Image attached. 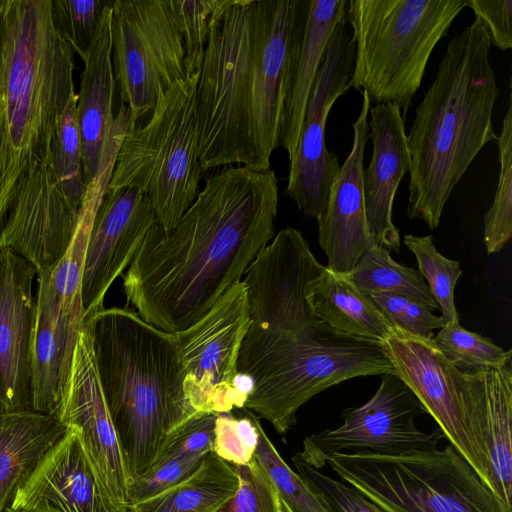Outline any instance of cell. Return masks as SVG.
<instances>
[{
  "mask_svg": "<svg viewBox=\"0 0 512 512\" xmlns=\"http://www.w3.org/2000/svg\"><path fill=\"white\" fill-rule=\"evenodd\" d=\"M423 413V407L407 385L394 372L385 373L369 401L343 410L339 427L307 436L299 454L306 463L320 470L335 453L367 451L400 455L437 448L444 435L439 428L424 432L417 427L415 418Z\"/></svg>",
  "mask_w": 512,
  "mask_h": 512,
  "instance_id": "obj_13",
  "label": "cell"
},
{
  "mask_svg": "<svg viewBox=\"0 0 512 512\" xmlns=\"http://www.w3.org/2000/svg\"><path fill=\"white\" fill-rule=\"evenodd\" d=\"M112 1L106 7L93 43L82 60L76 115L81 137L83 174L86 185L95 177L106 132L114 118L116 83L112 66Z\"/></svg>",
  "mask_w": 512,
  "mask_h": 512,
  "instance_id": "obj_24",
  "label": "cell"
},
{
  "mask_svg": "<svg viewBox=\"0 0 512 512\" xmlns=\"http://www.w3.org/2000/svg\"><path fill=\"white\" fill-rule=\"evenodd\" d=\"M5 512H18V511H14V510L8 508Z\"/></svg>",
  "mask_w": 512,
  "mask_h": 512,
  "instance_id": "obj_47",
  "label": "cell"
},
{
  "mask_svg": "<svg viewBox=\"0 0 512 512\" xmlns=\"http://www.w3.org/2000/svg\"><path fill=\"white\" fill-rule=\"evenodd\" d=\"M77 95L73 94L63 110L52 145L51 164L60 188L80 209L85 196L81 137L76 115Z\"/></svg>",
  "mask_w": 512,
  "mask_h": 512,
  "instance_id": "obj_32",
  "label": "cell"
},
{
  "mask_svg": "<svg viewBox=\"0 0 512 512\" xmlns=\"http://www.w3.org/2000/svg\"><path fill=\"white\" fill-rule=\"evenodd\" d=\"M381 348L393 372L490 489L488 451L463 396L461 370L444 356L433 338L399 328L392 329Z\"/></svg>",
  "mask_w": 512,
  "mask_h": 512,
  "instance_id": "obj_12",
  "label": "cell"
},
{
  "mask_svg": "<svg viewBox=\"0 0 512 512\" xmlns=\"http://www.w3.org/2000/svg\"><path fill=\"white\" fill-rule=\"evenodd\" d=\"M370 299L395 327L414 335L433 338L445 323L421 302L394 294H377Z\"/></svg>",
  "mask_w": 512,
  "mask_h": 512,
  "instance_id": "obj_42",
  "label": "cell"
},
{
  "mask_svg": "<svg viewBox=\"0 0 512 512\" xmlns=\"http://www.w3.org/2000/svg\"><path fill=\"white\" fill-rule=\"evenodd\" d=\"M200 74L174 83L161 95L148 121L129 129L118 150L108 190L139 189L167 231L199 193L196 117Z\"/></svg>",
  "mask_w": 512,
  "mask_h": 512,
  "instance_id": "obj_8",
  "label": "cell"
},
{
  "mask_svg": "<svg viewBox=\"0 0 512 512\" xmlns=\"http://www.w3.org/2000/svg\"><path fill=\"white\" fill-rule=\"evenodd\" d=\"M355 44L346 16L336 25L305 112L297 149L290 161L285 194L306 216L318 219L327 205L340 168L326 148L325 127L331 107L350 88Z\"/></svg>",
  "mask_w": 512,
  "mask_h": 512,
  "instance_id": "obj_14",
  "label": "cell"
},
{
  "mask_svg": "<svg viewBox=\"0 0 512 512\" xmlns=\"http://www.w3.org/2000/svg\"><path fill=\"white\" fill-rule=\"evenodd\" d=\"M74 51L55 25L52 0H7L0 16V202L51 161L59 118L75 94Z\"/></svg>",
  "mask_w": 512,
  "mask_h": 512,
  "instance_id": "obj_6",
  "label": "cell"
},
{
  "mask_svg": "<svg viewBox=\"0 0 512 512\" xmlns=\"http://www.w3.org/2000/svg\"><path fill=\"white\" fill-rule=\"evenodd\" d=\"M86 320L131 483L154 465L170 434L198 414L185 396L173 333L128 307L103 308Z\"/></svg>",
  "mask_w": 512,
  "mask_h": 512,
  "instance_id": "obj_5",
  "label": "cell"
},
{
  "mask_svg": "<svg viewBox=\"0 0 512 512\" xmlns=\"http://www.w3.org/2000/svg\"><path fill=\"white\" fill-rule=\"evenodd\" d=\"M362 105L353 123L352 147L340 166L325 210L317 219L318 242L328 260L327 268L348 274L374 241L370 235L363 196L364 152L369 139L370 101L362 91Z\"/></svg>",
  "mask_w": 512,
  "mask_h": 512,
  "instance_id": "obj_20",
  "label": "cell"
},
{
  "mask_svg": "<svg viewBox=\"0 0 512 512\" xmlns=\"http://www.w3.org/2000/svg\"><path fill=\"white\" fill-rule=\"evenodd\" d=\"M111 38L116 90L133 129L163 93L187 78L184 41L170 0H113Z\"/></svg>",
  "mask_w": 512,
  "mask_h": 512,
  "instance_id": "obj_10",
  "label": "cell"
},
{
  "mask_svg": "<svg viewBox=\"0 0 512 512\" xmlns=\"http://www.w3.org/2000/svg\"><path fill=\"white\" fill-rule=\"evenodd\" d=\"M406 247L414 254L418 272L441 310L444 323L459 322V314L454 303V289L462 275L458 261L444 257L435 247L430 235L403 237Z\"/></svg>",
  "mask_w": 512,
  "mask_h": 512,
  "instance_id": "obj_33",
  "label": "cell"
},
{
  "mask_svg": "<svg viewBox=\"0 0 512 512\" xmlns=\"http://www.w3.org/2000/svg\"><path fill=\"white\" fill-rule=\"evenodd\" d=\"M481 416L490 489L512 512V367L463 371Z\"/></svg>",
  "mask_w": 512,
  "mask_h": 512,
  "instance_id": "obj_25",
  "label": "cell"
},
{
  "mask_svg": "<svg viewBox=\"0 0 512 512\" xmlns=\"http://www.w3.org/2000/svg\"><path fill=\"white\" fill-rule=\"evenodd\" d=\"M278 179L272 169L211 170L167 231L148 230L123 275L127 304L147 323L182 331L203 317L274 237Z\"/></svg>",
  "mask_w": 512,
  "mask_h": 512,
  "instance_id": "obj_2",
  "label": "cell"
},
{
  "mask_svg": "<svg viewBox=\"0 0 512 512\" xmlns=\"http://www.w3.org/2000/svg\"><path fill=\"white\" fill-rule=\"evenodd\" d=\"M9 508L18 512H128L110 497L78 434L70 428L18 488Z\"/></svg>",
  "mask_w": 512,
  "mask_h": 512,
  "instance_id": "obj_21",
  "label": "cell"
},
{
  "mask_svg": "<svg viewBox=\"0 0 512 512\" xmlns=\"http://www.w3.org/2000/svg\"><path fill=\"white\" fill-rule=\"evenodd\" d=\"M291 461L295 471L328 512H386L356 488L310 466L299 452Z\"/></svg>",
  "mask_w": 512,
  "mask_h": 512,
  "instance_id": "obj_39",
  "label": "cell"
},
{
  "mask_svg": "<svg viewBox=\"0 0 512 512\" xmlns=\"http://www.w3.org/2000/svg\"><path fill=\"white\" fill-rule=\"evenodd\" d=\"M69 432L57 416L37 411H0V512L47 453Z\"/></svg>",
  "mask_w": 512,
  "mask_h": 512,
  "instance_id": "obj_26",
  "label": "cell"
},
{
  "mask_svg": "<svg viewBox=\"0 0 512 512\" xmlns=\"http://www.w3.org/2000/svg\"><path fill=\"white\" fill-rule=\"evenodd\" d=\"M366 296L394 294L418 301L431 310H439L418 270L397 263L385 248L372 245L347 274Z\"/></svg>",
  "mask_w": 512,
  "mask_h": 512,
  "instance_id": "obj_30",
  "label": "cell"
},
{
  "mask_svg": "<svg viewBox=\"0 0 512 512\" xmlns=\"http://www.w3.org/2000/svg\"><path fill=\"white\" fill-rule=\"evenodd\" d=\"M238 475L215 453L175 486L128 506V512H216L236 493Z\"/></svg>",
  "mask_w": 512,
  "mask_h": 512,
  "instance_id": "obj_29",
  "label": "cell"
},
{
  "mask_svg": "<svg viewBox=\"0 0 512 512\" xmlns=\"http://www.w3.org/2000/svg\"><path fill=\"white\" fill-rule=\"evenodd\" d=\"M79 208L64 194L51 161L30 170L18 183L0 230L7 247L34 265L52 271L73 235Z\"/></svg>",
  "mask_w": 512,
  "mask_h": 512,
  "instance_id": "obj_16",
  "label": "cell"
},
{
  "mask_svg": "<svg viewBox=\"0 0 512 512\" xmlns=\"http://www.w3.org/2000/svg\"><path fill=\"white\" fill-rule=\"evenodd\" d=\"M206 455L157 460L144 474L131 481L129 505L155 496L185 480L198 469Z\"/></svg>",
  "mask_w": 512,
  "mask_h": 512,
  "instance_id": "obj_41",
  "label": "cell"
},
{
  "mask_svg": "<svg viewBox=\"0 0 512 512\" xmlns=\"http://www.w3.org/2000/svg\"><path fill=\"white\" fill-rule=\"evenodd\" d=\"M110 0H52L56 27L83 60L97 34Z\"/></svg>",
  "mask_w": 512,
  "mask_h": 512,
  "instance_id": "obj_38",
  "label": "cell"
},
{
  "mask_svg": "<svg viewBox=\"0 0 512 512\" xmlns=\"http://www.w3.org/2000/svg\"><path fill=\"white\" fill-rule=\"evenodd\" d=\"M296 0H219L197 84L203 171L271 169Z\"/></svg>",
  "mask_w": 512,
  "mask_h": 512,
  "instance_id": "obj_3",
  "label": "cell"
},
{
  "mask_svg": "<svg viewBox=\"0 0 512 512\" xmlns=\"http://www.w3.org/2000/svg\"><path fill=\"white\" fill-rule=\"evenodd\" d=\"M217 414H198L168 437L159 459L206 455L213 451Z\"/></svg>",
  "mask_w": 512,
  "mask_h": 512,
  "instance_id": "obj_43",
  "label": "cell"
},
{
  "mask_svg": "<svg viewBox=\"0 0 512 512\" xmlns=\"http://www.w3.org/2000/svg\"><path fill=\"white\" fill-rule=\"evenodd\" d=\"M255 457L272 480L284 512H328L299 474L282 459L261 425Z\"/></svg>",
  "mask_w": 512,
  "mask_h": 512,
  "instance_id": "obj_35",
  "label": "cell"
},
{
  "mask_svg": "<svg viewBox=\"0 0 512 512\" xmlns=\"http://www.w3.org/2000/svg\"><path fill=\"white\" fill-rule=\"evenodd\" d=\"M326 464L386 512H511L451 444L400 455L335 453Z\"/></svg>",
  "mask_w": 512,
  "mask_h": 512,
  "instance_id": "obj_9",
  "label": "cell"
},
{
  "mask_svg": "<svg viewBox=\"0 0 512 512\" xmlns=\"http://www.w3.org/2000/svg\"><path fill=\"white\" fill-rule=\"evenodd\" d=\"M250 321L242 280L190 327L173 333L184 371V392L196 414L244 408L234 379L242 339Z\"/></svg>",
  "mask_w": 512,
  "mask_h": 512,
  "instance_id": "obj_11",
  "label": "cell"
},
{
  "mask_svg": "<svg viewBox=\"0 0 512 512\" xmlns=\"http://www.w3.org/2000/svg\"><path fill=\"white\" fill-rule=\"evenodd\" d=\"M7 0H0V16L3 12Z\"/></svg>",
  "mask_w": 512,
  "mask_h": 512,
  "instance_id": "obj_46",
  "label": "cell"
},
{
  "mask_svg": "<svg viewBox=\"0 0 512 512\" xmlns=\"http://www.w3.org/2000/svg\"><path fill=\"white\" fill-rule=\"evenodd\" d=\"M121 141L115 133L106 136L98 171L87 184L71 240L51 271V282L60 309L68 318L80 323L84 322L81 282L88 240L96 213L108 190Z\"/></svg>",
  "mask_w": 512,
  "mask_h": 512,
  "instance_id": "obj_27",
  "label": "cell"
},
{
  "mask_svg": "<svg viewBox=\"0 0 512 512\" xmlns=\"http://www.w3.org/2000/svg\"><path fill=\"white\" fill-rule=\"evenodd\" d=\"M315 313L342 335L381 346L394 326L347 274L327 267L312 293Z\"/></svg>",
  "mask_w": 512,
  "mask_h": 512,
  "instance_id": "obj_28",
  "label": "cell"
},
{
  "mask_svg": "<svg viewBox=\"0 0 512 512\" xmlns=\"http://www.w3.org/2000/svg\"><path fill=\"white\" fill-rule=\"evenodd\" d=\"M500 171L496 193L484 216L483 240L488 254L501 251L512 236V103L497 139Z\"/></svg>",
  "mask_w": 512,
  "mask_h": 512,
  "instance_id": "obj_31",
  "label": "cell"
},
{
  "mask_svg": "<svg viewBox=\"0 0 512 512\" xmlns=\"http://www.w3.org/2000/svg\"><path fill=\"white\" fill-rule=\"evenodd\" d=\"M490 49L477 18L449 41L407 135V214L430 229L439 225L453 189L480 150L498 139L492 113L499 88Z\"/></svg>",
  "mask_w": 512,
  "mask_h": 512,
  "instance_id": "obj_4",
  "label": "cell"
},
{
  "mask_svg": "<svg viewBox=\"0 0 512 512\" xmlns=\"http://www.w3.org/2000/svg\"><path fill=\"white\" fill-rule=\"evenodd\" d=\"M33 264L0 248V411H34L31 352L37 300Z\"/></svg>",
  "mask_w": 512,
  "mask_h": 512,
  "instance_id": "obj_18",
  "label": "cell"
},
{
  "mask_svg": "<svg viewBox=\"0 0 512 512\" xmlns=\"http://www.w3.org/2000/svg\"><path fill=\"white\" fill-rule=\"evenodd\" d=\"M466 7L486 28L491 46L512 48V0H466Z\"/></svg>",
  "mask_w": 512,
  "mask_h": 512,
  "instance_id": "obj_44",
  "label": "cell"
},
{
  "mask_svg": "<svg viewBox=\"0 0 512 512\" xmlns=\"http://www.w3.org/2000/svg\"><path fill=\"white\" fill-rule=\"evenodd\" d=\"M5 217H6V211L4 210L3 206L1 205V202H0V230H1V227L4 223V220H5Z\"/></svg>",
  "mask_w": 512,
  "mask_h": 512,
  "instance_id": "obj_45",
  "label": "cell"
},
{
  "mask_svg": "<svg viewBox=\"0 0 512 512\" xmlns=\"http://www.w3.org/2000/svg\"><path fill=\"white\" fill-rule=\"evenodd\" d=\"M369 116L372 157L362 176L368 229L374 244L397 253L401 244L392 219L393 203L401 180L411 168L405 120L394 103L370 107Z\"/></svg>",
  "mask_w": 512,
  "mask_h": 512,
  "instance_id": "obj_22",
  "label": "cell"
},
{
  "mask_svg": "<svg viewBox=\"0 0 512 512\" xmlns=\"http://www.w3.org/2000/svg\"><path fill=\"white\" fill-rule=\"evenodd\" d=\"M155 222L151 201L139 189L107 190L96 213L85 254L81 282L84 320L104 308L108 289L129 267Z\"/></svg>",
  "mask_w": 512,
  "mask_h": 512,
  "instance_id": "obj_17",
  "label": "cell"
},
{
  "mask_svg": "<svg viewBox=\"0 0 512 512\" xmlns=\"http://www.w3.org/2000/svg\"><path fill=\"white\" fill-rule=\"evenodd\" d=\"M439 350L461 371L499 368L511 362L512 351L468 331L459 322L446 323L433 337Z\"/></svg>",
  "mask_w": 512,
  "mask_h": 512,
  "instance_id": "obj_34",
  "label": "cell"
},
{
  "mask_svg": "<svg viewBox=\"0 0 512 512\" xmlns=\"http://www.w3.org/2000/svg\"><path fill=\"white\" fill-rule=\"evenodd\" d=\"M259 418L246 408L217 414L213 453L231 465H245L255 455Z\"/></svg>",
  "mask_w": 512,
  "mask_h": 512,
  "instance_id": "obj_37",
  "label": "cell"
},
{
  "mask_svg": "<svg viewBox=\"0 0 512 512\" xmlns=\"http://www.w3.org/2000/svg\"><path fill=\"white\" fill-rule=\"evenodd\" d=\"M57 417L78 434L108 494L128 511L130 477L99 381L88 320L84 321L74 348Z\"/></svg>",
  "mask_w": 512,
  "mask_h": 512,
  "instance_id": "obj_15",
  "label": "cell"
},
{
  "mask_svg": "<svg viewBox=\"0 0 512 512\" xmlns=\"http://www.w3.org/2000/svg\"><path fill=\"white\" fill-rule=\"evenodd\" d=\"M348 0H296L283 81L279 146L293 159L327 45Z\"/></svg>",
  "mask_w": 512,
  "mask_h": 512,
  "instance_id": "obj_19",
  "label": "cell"
},
{
  "mask_svg": "<svg viewBox=\"0 0 512 512\" xmlns=\"http://www.w3.org/2000/svg\"><path fill=\"white\" fill-rule=\"evenodd\" d=\"M36 300L31 352L32 405L34 411L57 416L84 322L68 318L60 309L51 271L37 272Z\"/></svg>",
  "mask_w": 512,
  "mask_h": 512,
  "instance_id": "obj_23",
  "label": "cell"
},
{
  "mask_svg": "<svg viewBox=\"0 0 512 512\" xmlns=\"http://www.w3.org/2000/svg\"><path fill=\"white\" fill-rule=\"evenodd\" d=\"M231 466L238 475V488L216 512H284L272 480L255 455L245 465Z\"/></svg>",
  "mask_w": 512,
  "mask_h": 512,
  "instance_id": "obj_40",
  "label": "cell"
},
{
  "mask_svg": "<svg viewBox=\"0 0 512 512\" xmlns=\"http://www.w3.org/2000/svg\"><path fill=\"white\" fill-rule=\"evenodd\" d=\"M326 266L296 229L280 230L244 274L250 321L237 375L253 386L244 408L279 434L298 409L343 381L392 373L381 346L342 335L315 313L312 293Z\"/></svg>",
  "mask_w": 512,
  "mask_h": 512,
  "instance_id": "obj_1",
  "label": "cell"
},
{
  "mask_svg": "<svg viewBox=\"0 0 512 512\" xmlns=\"http://www.w3.org/2000/svg\"><path fill=\"white\" fill-rule=\"evenodd\" d=\"M219 0H170L173 16L182 34L187 78L200 74Z\"/></svg>",
  "mask_w": 512,
  "mask_h": 512,
  "instance_id": "obj_36",
  "label": "cell"
},
{
  "mask_svg": "<svg viewBox=\"0 0 512 512\" xmlns=\"http://www.w3.org/2000/svg\"><path fill=\"white\" fill-rule=\"evenodd\" d=\"M464 7L466 0H348L350 88L370 104H396L406 120L435 46Z\"/></svg>",
  "mask_w": 512,
  "mask_h": 512,
  "instance_id": "obj_7",
  "label": "cell"
}]
</instances>
